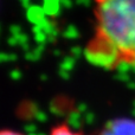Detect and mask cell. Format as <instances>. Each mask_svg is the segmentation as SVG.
<instances>
[{
  "label": "cell",
  "mask_w": 135,
  "mask_h": 135,
  "mask_svg": "<svg viewBox=\"0 0 135 135\" xmlns=\"http://www.w3.org/2000/svg\"><path fill=\"white\" fill-rule=\"evenodd\" d=\"M0 135H24V134L20 133V132L13 131V129H2Z\"/></svg>",
  "instance_id": "cell-4"
},
{
  "label": "cell",
  "mask_w": 135,
  "mask_h": 135,
  "mask_svg": "<svg viewBox=\"0 0 135 135\" xmlns=\"http://www.w3.org/2000/svg\"><path fill=\"white\" fill-rule=\"evenodd\" d=\"M49 135H84L81 132L74 131L68 123H59L50 131Z\"/></svg>",
  "instance_id": "cell-3"
},
{
  "label": "cell",
  "mask_w": 135,
  "mask_h": 135,
  "mask_svg": "<svg viewBox=\"0 0 135 135\" xmlns=\"http://www.w3.org/2000/svg\"><path fill=\"white\" fill-rule=\"evenodd\" d=\"M102 135H135V124L131 121L113 122V126L103 131Z\"/></svg>",
  "instance_id": "cell-2"
},
{
  "label": "cell",
  "mask_w": 135,
  "mask_h": 135,
  "mask_svg": "<svg viewBox=\"0 0 135 135\" xmlns=\"http://www.w3.org/2000/svg\"><path fill=\"white\" fill-rule=\"evenodd\" d=\"M91 16L84 59L105 71L135 69V0H91Z\"/></svg>",
  "instance_id": "cell-1"
}]
</instances>
